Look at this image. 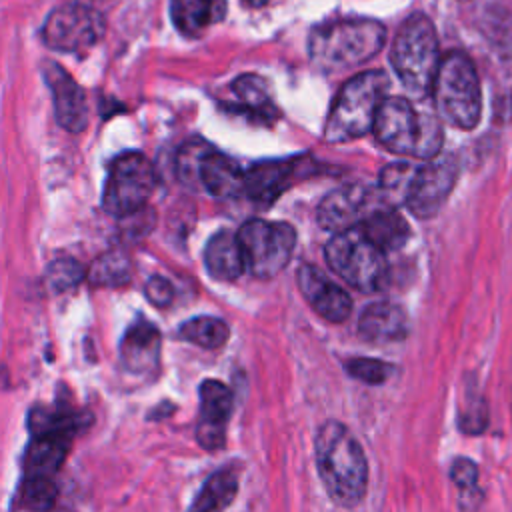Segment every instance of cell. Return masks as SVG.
Returning <instances> with one entry per match:
<instances>
[{
  "label": "cell",
  "instance_id": "obj_31",
  "mask_svg": "<svg viewBox=\"0 0 512 512\" xmlns=\"http://www.w3.org/2000/svg\"><path fill=\"white\" fill-rule=\"evenodd\" d=\"M56 494H58V490L50 476H26L20 498L26 508L44 512V510L52 508V504L56 502Z\"/></svg>",
  "mask_w": 512,
  "mask_h": 512
},
{
  "label": "cell",
  "instance_id": "obj_18",
  "mask_svg": "<svg viewBox=\"0 0 512 512\" xmlns=\"http://www.w3.org/2000/svg\"><path fill=\"white\" fill-rule=\"evenodd\" d=\"M294 160H266L246 172L244 194L256 204H272L288 186L294 174Z\"/></svg>",
  "mask_w": 512,
  "mask_h": 512
},
{
  "label": "cell",
  "instance_id": "obj_17",
  "mask_svg": "<svg viewBox=\"0 0 512 512\" xmlns=\"http://www.w3.org/2000/svg\"><path fill=\"white\" fill-rule=\"evenodd\" d=\"M358 332L364 340L374 344L398 342L408 332V318L404 310L392 302H374L360 314Z\"/></svg>",
  "mask_w": 512,
  "mask_h": 512
},
{
  "label": "cell",
  "instance_id": "obj_21",
  "mask_svg": "<svg viewBox=\"0 0 512 512\" xmlns=\"http://www.w3.org/2000/svg\"><path fill=\"white\" fill-rule=\"evenodd\" d=\"M226 16V0H172V20L180 34L202 36Z\"/></svg>",
  "mask_w": 512,
  "mask_h": 512
},
{
  "label": "cell",
  "instance_id": "obj_26",
  "mask_svg": "<svg viewBox=\"0 0 512 512\" xmlns=\"http://www.w3.org/2000/svg\"><path fill=\"white\" fill-rule=\"evenodd\" d=\"M232 88L242 106L250 110L252 116L262 120H272L276 116V106L268 94V84L264 78L256 74H242L234 80Z\"/></svg>",
  "mask_w": 512,
  "mask_h": 512
},
{
  "label": "cell",
  "instance_id": "obj_32",
  "mask_svg": "<svg viewBox=\"0 0 512 512\" xmlns=\"http://www.w3.org/2000/svg\"><path fill=\"white\" fill-rule=\"evenodd\" d=\"M346 370L356 380L368 384H382L392 374V366L376 358H352L346 362Z\"/></svg>",
  "mask_w": 512,
  "mask_h": 512
},
{
  "label": "cell",
  "instance_id": "obj_33",
  "mask_svg": "<svg viewBox=\"0 0 512 512\" xmlns=\"http://www.w3.org/2000/svg\"><path fill=\"white\" fill-rule=\"evenodd\" d=\"M450 478L462 492H470L478 482V466L470 458H456L450 468Z\"/></svg>",
  "mask_w": 512,
  "mask_h": 512
},
{
  "label": "cell",
  "instance_id": "obj_23",
  "mask_svg": "<svg viewBox=\"0 0 512 512\" xmlns=\"http://www.w3.org/2000/svg\"><path fill=\"white\" fill-rule=\"evenodd\" d=\"M70 434L40 432L26 450L24 468L28 476H50L60 468L68 452Z\"/></svg>",
  "mask_w": 512,
  "mask_h": 512
},
{
  "label": "cell",
  "instance_id": "obj_27",
  "mask_svg": "<svg viewBox=\"0 0 512 512\" xmlns=\"http://www.w3.org/2000/svg\"><path fill=\"white\" fill-rule=\"evenodd\" d=\"M416 170L418 168L412 166V164L394 162V164H388L380 172L378 188H380V194L384 198V206L396 208L398 204H406L408 202Z\"/></svg>",
  "mask_w": 512,
  "mask_h": 512
},
{
  "label": "cell",
  "instance_id": "obj_25",
  "mask_svg": "<svg viewBox=\"0 0 512 512\" xmlns=\"http://www.w3.org/2000/svg\"><path fill=\"white\" fill-rule=\"evenodd\" d=\"M130 278H132V262L122 250L104 252L92 262L88 270V280L92 286L118 288L128 284Z\"/></svg>",
  "mask_w": 512,
  "mask_h": 512
},
{
  "label": "cell",
  "instance_id": "obj_2",
  "mask_svg": "<svg viewBox=\"0 0 512 512\" xmlns=\"http://www.w3.org/2000/svg\"><path fill=\"white\" fill-rule=\"evenodd\" d=\"M386 40V28L368 18H344L316 26L308 38L310 60L324 72L356 68L374 58Z\"/></svg>",
  "mask_w": 512,
  "mask_h": 512
},
{
  "label": "cell",
  "instance_id": "obj_30",
  "mask_svg": "<svg viewBox=\"0 0 512 512\" xmlns=\"http://www.w3.org/2000/svg\"><path fill=\"white\" fill-rule=\"evenodd\" d=\"M86 276V270L76 258L60 256L52 260L46 268V282L54 292H66L78 286Z\"/></svg>",
  "mask_w": 512,
  "mask_h": 512
},
{
  "label": "cell",
  "instance_id": "obj_20",
  "mask_svg": "<svg viewBox=\"0 0 512 512\" xmlns=\"http://www.w3.org/2000/svg\"><path fill=\"white\" fill-rule=\"evenodd\" d=\"M200 186L216 198H236L244 194L246 172L236 160L214 150L200 168Z\"/></svg>",
  "mask_w": 512,
  "mask_h": 512
},
{
  "label": "cell",
  "instance_id": "obj_15",
  "mask_svg": "<svg viewBox=\"0 0 512 512\" xmlns=\"http://www.w3.org/2000/svg\"><path fill=\"white\" fill-rule=\"evenodd\" d=\"M368 196V190L362 186L332 190L318 206V224L334 234L356 228L370 214Z\"/></svg>",
  "mask_w": 512,
  "mask_h": 512
},
{
  "label": "cell",
  "instance_id": "obj_29",
  "mask_svg": "<svg viewBox=\"0 0 512 512\" xmlns=\"http://www.w3.org/2000/svg\"><path fill=\"white\" fill-rule=\"evenodd\" d=\"M210 152H214V148L202 138H192L178 150L176 174L182 184L192 186V188H196L200 184V168Z\"/></svg>",
  "mask_w": 512,
  "mask_h": 512
},
{
  "label": "cell",
  "instance_id": "obj_13",
  "mask_svg": "<svg viewBox=\"0 0 512 512\" xmlns=\"http://www.w3.org/2000/svg\"><path fill=\"white\" fill-rule=\"evenodd\" d=\"M232 414V392L220 380L200 384V418L196 440L206 450H218L226 442V424Z\"/></svg>",
  "mask_w": 512,
  "mask_h": 512
},
{
  "label": "cell",
  "instance_id": "obj_34",
  "mask_svg": "<svg viewBox=\"0 0 512 512\" xmlns=\"http://www.w3.org/2000/svg\"><path fill=\"white\" fill-rule=\"evenodd\" d=\"M144 292H146V298H148L154 306H158V308H166V306L174 300V288H172V284H170L166 278H162V276H152V278L146 282Z\"/></svg>",
  "mask_w": 512,
  "mask_h": 512
},
{
  "label": "cell",
  "instance_id": "obj_3",
  "mask_svg": "<svg viewBox=\"0 0 512 512\" xmlns=\"http://www.w3.org/2000/svg\"><path fill=\"white\" fill-rule=\"evenodd\" d=\"M390 64L412 96L432 94L442 58L436 28L428 16L412 14L402 22L390 48Z\"/></svg>",
  "mask_w": 512,
  "mask_h": 512
},
{
  "label": "cell",
  "instance_id": "obj_16",
  "mask_svg": "<svg viewBox=\"0 0 512 512\" xmlns=\"http://www.w3.org/2000/svg\"><path fill=\"white\" fill-rule=\"evenodd\" d=\"M160 356V332L154 324L146 320L134 322L122 342H120V358L124 368L136 374H144L156 370Z\"/></svg>",
  "mask_w": 512,
  "mask_h": 512
},
{
  "label": "cell",
  "instance_id": "obj_19",
  "mask_svg": "<svg viewBox=\"0 0 512 512\" xmlns=\"http://www.w3.org/2000/svg\"><path fill=\"white\" fill-rule=\"evenodd\" d=\"M206 270L216 280H236L246 270V258L238 234L230 230L216 232L204 250Z\"/></svg>",
  "mask_w": 512,
  "mask_h": 512
},
{
  "label": "cell",
  "instance_id": "obj_22",
  "mask_svg": "<svg viewBox=\"0 0 512 512\" xmlns=\"http://www.w3.org/2000/svg\"><path fill=\"white\" fill-rule=\"evenodd\" d=\"M362 232L382 250H398L406 244L410 238V226L404 220V216L392 208V206H382L376 210H370V214L358 224Z\"/></svg>",
  "mask_w": 512,
  "mask_h": 512
},
{
  "label": "cell",
  "instance_id": "obj_10",
  "mask_svg": "<svg viewBox=\"0 0 512 512\" xmlns=\"http://www.w3.org/2000/svg\"><path fill=\"white\" fill-rule=\"evenodd\" d=\"M104 32L102 12L78 2L56 8L42 28L46 46L56 52H86L102 40Z\"/></svg>",
  "mask_w": 512,
  "mask_h": 512
},
{
  "label": "cell",
  "instance_id": "obj_35",
  "mask_svg": "<svg viewBox=\"0 0 512 512\" xmlns=\"http://www.w3.org/2000/svg\"><path fill=\"white\" fill-rule=\"evenodd\" d=\"M248 6H252V8H260V6H264L268 0H244Z\"/></svg>",
  "mask_w": 512,
  "mask_h": 512
},
{
  "label": "cell",
  "instance_id": "obj_7",
  "mask_svg": "<svg viewBox=\"0 0 512 512\" xmlns=\"http://www.w3.org/2000/svg\"><path fill=\"white\" fill-rule=\"evenodd\" d=\"M328 266L352 288L374 294L388 286L390 268L382 252L360 226L334 234L326 244Z\"/></svg>",
  "mask_w": 512,
  "mask_h": 512
},
{
  "label": "cell",
  "instance_id": "obj_9",
  "mask_svg": "<svg viewBox=\"0 0 512 512\" xmlns=\"http://www.w3.org/2000/svg\"><path fill=\"white\" fill-rule=\"evenodd\" d=\"M244 250L246 270L256 278H272L288 264L296 246V232L286 222L248 220L236 232Z\"/></svg>",
  "mask_w": 512,
  "mask_h": 512
},
{
  "label": "cell",
  "instance_id": "obj_8",
  "mask_svg": "<svg viewBox=\"0 0 512 512\" xmlns=\"http://www.w3.org/2000/svg\"><path fill=\"white\" fill-rule=\"evenodd\" d=\"M154 188L156 174L150 160L138 152H126L110 166L102 192V208L110 216L126 218L146 208Z\"/></svg>",
  "mask_w": 512,
  "mask_h": 512
},
{
  "label": "cell",
  "instance_id": "obj_14",
  "mask_svg": "<svg viewBox=\"0 0 512 512\" xmlns=\"http://www.w3.org/2000/svg\"><path fill=\"white\" fill-rule=\"evenodd\" d=\"M298 288L308 304L328 322H344L352 312V300L346 290L330 282L318 268L304 264L296 272Z\"/></svg>",
  "mask_w": 512,
  "mask_h": 512
},
{
  "label": "cell",
  "instance_id": "obj_28",
  "mask_svg": "<svg viewBox=\"0 0 512 512\" xmlns=\"http://www.w3.org/2000/svg\"><path fill=\"white\" fill-rule=\"evenodd\" d=\"M228 334H230L228 324L214 316H196V318L186 320L178 328V336L182 340H188V342L208 348V350L220 348L228 340Z\"/></svg>",
  "mask_w": 512,
  "mask_h": 512
},
{
  "label": "cell",
  "instance_id": "obj_24",
  "mask_svg": "<svg viewBox=\"0 0 512 512\" xmlns=\"http://www.w3.org/2000/svg\"><path fill=\"white\" fill-rule=\"evenodd\" d=\"M238 490V480L232 472L220 470L212 474L202 490L198 492L196 500L188 508V512H224V508L230 506Z\"/></svg>",
  "mask_w": 512,
  "mask_h": 512
},
{
  "label": "cell",
  "instance_id": "obj_12",
  "mask_svg": "<svg viewBox=\"0 0 512 512\" xmlns=\"http://www.w3.org/2000/svg\"><path fill=\"white\" fill-rule=\"evenodd\" d=\"M42 74L52 92L54 114L62 128L68 132H84L88 126V104L84 90L78 82L54 60L42 64Z\"/></svg>",
  "mask_w": 512,
  "mask_h": 512
},
{
  "label": "cell",
  "instance_id": "obj_6",
  "mask_svg": "<svg viewBox=\"0 0 512 512\" xmlns=\"http://www.w3.org/2000/svg\"><path fill=\"white\" fill-rule=\"evenodd\" d=\"M434 106L442 120L460 130H472L482 114V90L478 72L464 52L442 58L434 86Z\"/></svg>",
  "mask_w": 512,
  "mask_h": 512
},
{
  "label": "cell",
  "instance_id": "obj_5",
  "mask_svg": "<svg viewBox=\"0 0 512 512\" xmlns=\"http://www.w3.org/2000/svg\"><path fill=\"white\" fill-rule=\"evenodd\" d=\"M386 88L388 76L380 70L362 72L348 80L332 104L324 138L328 142H348L370 132L384 102Z\"/></svg>",
  "mask_w": 512,
  "mask_h": 512
},
{
  "label": "cell",
  "instance_id": "obj_11",
  "mask_svg": "<svg viewBox=\"0 0 512 512\" xmlns=\"http://www.w3.org/2000/svg\"><path fill=\"white\" fill-rule=\"evenodd\" d=\"M458 178V162L454 156H436L418 166L406 206L418 218H432L450 196Z\"/></svg>",
  "mask_w": 512,
  "mask_h": 512
},
{
  "label": "cell",
  "instance_id": "obj_4",
  "mask_svg": "<svg viewBox=\"0 0 512 512\" xmlns=\"http://www.w3.org/2000/svg\"><path fill=\"white\" fill-rule=\"evenodd\" d=\"M372 130L376 140L394 154L432 160L442 148L440 120L430 114H420L400 96L384 98Z\"/></svg>",
  "mask_w": 512,
  "mask_h": 512
},
{
  "label": "cell",
  "instance_id": "obj_1",
  "mask_svg": "<svg viewBox=\"0 0 512 512\" xmlns=\"http://www.w3.org/2000/svg\"><path fill=\"white\" fill-rule=\"evenodd\" d=\"M316 466L328 496L340 506H356L368 488V462L354 434L336 420H326L314 442Z\"/></svg>",
  "mask_w": 512,
  "mask_h": 512
}]
</instances>
